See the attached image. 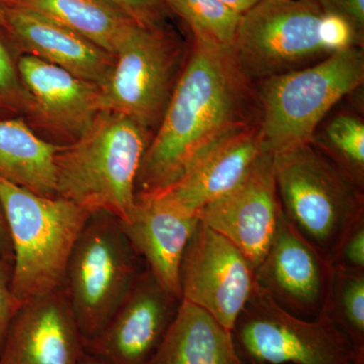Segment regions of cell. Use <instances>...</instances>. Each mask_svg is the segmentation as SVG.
<instances>
[{"mask_svg": "<svg viewBox=\"0 0 364 364\" xmlns=\"http://www.w3.org/2000/svg\"><path fill=\"white\" fill-rule=\"evenodd\" d=\"M139 25L162 26L165 4L162 0H102Z\"/></svg>", "mask_w": 364, "mask_h": 364, "instance_id": "83f0119b", "label": "cell"}, {"mask_svg": "<svg viewBox=\"0 0 364 364\" xmlns=\"http://www.w3.org/2000/svg\"><path fill=\"white\" fill-rule=\"evenodd\" d=\"M80 364H102L100 363V361L97 360L95 358H92V356L90 355V354L86 353L85 352V354H83L82 359H81V363Z\"/></svg>", "mask_w": 364, "mask_h": 364, "instance_id": "836d02e7", "label": "cell"}, {"mask_svg": "<svg viewBox=\"0 0 364 364\" xmlns=\"http://www.w3.org/2000/svg\"><path fill=\"white\" fill-rule=\"evenodd\" d=\"M85 352L60 289L16 308L0 349V364H80Z\"/></svg>", "mask_w": 364, "mask_h": 364, "instance_id": "5bb4252c", "label": "cell"}, {"mask_svg": "<svg viewBox=\"0 0 364 364\" xmlns=\"http://www.w3.org/2000/svg\"><path fill=\"white\" fill-rule=\"evenodd\" d=\"M272 156L282 214L329 260L364 218L363 186L313 141Z\"/></svg>", "mask_w": 364, "mask_h": 364, "instance_id": "277c9868", "label": "cell"}, {"mask_svg": "<svg viewBox=\"0 0 364 364\" xmlns=\"http://www.w3.org/2000/svg\"><path fill=\"white\" fill-rule=\"evenodd\" d=\"M318 0H261L242 14L232 50L249 79L263 80L329 56L320 38Z\"/></svg>", "mask_w": 364, "mask_h": 364, "instance_id": "9c48e42d", "label": "cell"}, {"mask_svg": "<svg viewBox=\"0 0 364 364\" xmlns=\"http://www.w3.org/2000/svg\"><path fill=\"white\" fill-rule=\"evenodd\" d=\"M228 9L239 14H244L253 9L261 0H219Z\"/></svg>", "mask_w": 364, "mask_h": 364, "instance_id": "1f68e13d", "label": "cell"}, {"mask_svg": "<svg viewBox=\"0 0 364 364\" xmlns=\"http://www.w3.org/2000/svg\"><path fill=\"white\" fill-rule=\"evenodd\" d=\"M165 6L181 16L191 28L193 40L232 47L241 14L219 0H162Z\"/></svg>", "mask_w": 364, "mask_h": 364, "instance_id": "603a6c76", "label": "cell"}, {"mask_svg": "<svg viewBox=\"0 0 364 364\" xmlns=\"http://www.w3.org/2000/svg\"><path fill=\"white\" fill-rule=\"evenodd\" d=\"M321 315L346 334L356 351L364 353V272L332 268L329 294Z\"/></svg>", "mask_w": 364, "mask_h": 364, "instance_id": "7402d4cb", "label": "cell"}, {"mask_svg": "<svg viewBox=\"0 0 364 364\" xmlns=\"http://www.w3.org/2000/svg\"><path fill=\"white\" fill-rule=\"evenodd\" d=\"M14 262L11 294L16 308L62 289L72 249L90 213L65 200L32 193L0 177Z\"/></svg>", "mask_w": 364, "mask_h": 364, "instance_id": "3957f363", "label": "cell"}, {"mask_svg": "<svg viewBox=\"0 0 364 364\" xmlns=\"http://www.w3.org/2000/svg\"><path fill=\"white\" fill-rule=\"evenodd\" d=\"M280 212L273 156L263 153L236 188L198 212V220L231 241L255 269L269 247Z\"/></svg>", "mask_w": 364, "mask_h": 364, "instance_id": "4fadbf2b", "label": "cell"}, {"mask_svg": "<svg viewBox=\"0 0 364 364\" xmlns=\"http://www.w3.org/2000/svg\"><path fill=\"white\" fill-rule=\"evenodd\" d=\"M277 1H282V0H277Z\"/></svg>", "mask_w": 364, "mask_h": 364, "instance_id": "e575fe53", "label": "cell"}, {"mask_svg": "<svg viewBox=\"0 0 364 364\" xmlns=\"http://www.w3.org/2000/svg\"><path fill=\"white\" fill-rule=\"evenodd\" d=\"M257 124L255 82L241 70L232 47L193 40L156 135L141 162L136 196L168 188L218 143Z\"/></svg>", "mask_w": 364, "mask_h": 364, "instance_id": "6da1fadb", "label": "cell"}, {"mask_svg": "<svg viewBox=\"0 0 364 364\" xmlns=\"http://www.w3.org/2000/svg\"><path fill=\"white\" fill-rule=\"evenodd\" d=\"M263 153L259 124L249 126L218 143L174 183L152 195L198 215L203 207L236 188Z\"/></svg>", "mask_w": 364, "mask_h": 364, "instance_id": "ac0fdd59", "label": "cell"}, {"mask_svg": "<svg viewBox=\"0 0 364 364\" xmlns=\"http://www.w3.org/2000/svg\"><path fill=\"white\" fill-rule=\"evenodd\" d=\"M145 268L121 221L91 213L75 242L62 291L83 342L100 334Z\"/></svg>", "mask_w": 364, "mask_h": 364, "instance_id": "8992f818", "label": "cell"}, {"mask_svg": "<svg viewBox=\"0 0 364 364\" xmlns=\"http://www.w3.org/2000/svg\"><path fill=\"white\" fill-rule=\"evenodd\" d=\"M42 14L116 56L135 21L102 0H14Z\"/></svg>", "mask_w": 364, "mask_h": 364, "instance_id": "44dd1931", "label": "cell"}, {"mask_svg": "<svg viewBox=\"0 0 364 364\" xmlns=\"http://www.w3.org/2000/svg\"><path fill=\"white\" fill-rule=\"evenodd\" d=\"M150 364H244L232 332L212 316L181 301L161 346Z\"/></svg>", "mask_w": 364, "mask_h": 364, "instance_id": "d6986e66", "label": "cell"}, {"mask_svg": "<svg viewBox=\"0 0 364 364\" xmlns=\"http://www.w3.org/2000/svg\"><path fill=\"white\" fill-rule=\"evenodd\" d=\"M11 6H14V0H0V33H4V31H2V21H4V13Z\"/></svg>", "mask_w": 364, "mask_h": 364, "instance_id": "d6a6232c", "label": "cell"}, {"mask_svg": "<svg viewBox=\"0 0 364 364\" xmlns=\"http://www.w3.org/2000/svg\"><path fill=\"white\" fill-rule=\"evenodd\" d=\"M329 262L334 269L364 272V218L351 228Z\"/></svg>", "mask_w": 364, "mask_h": 364, "instance_id": "4316f807", "label": "cell"}, {"mask_svg": "<svg viewBox=\"0 0 364 364\" xmlns=\"http://www.w3.org/2000/svg\"><path fill=\"white\" fill-rule=\"evenodd\" d=\"M28 109V97L11 52L0 37V119L16 117Z\"/></svg>", "mask_w": 364, "mask_h": 364, "instance_id": "d4e9b609", "label": "cell"}, {"mask_svg": "<svg viewBox=\"0 0 364 364\" xmlns=\"http://www.w3.org/2000/svg\"><path fill=\"white\" fill-rule=\"evenodd\" d=\"M182 51L163 25L134 23L100 87V111L124 114L148 131L158 127L183 69Z\"/></svg>", "mask_w": 364, "mask_h": 364, "instance_id": "ba28073f", "label": "cell"}, {"mask_svg": "<svg viewBox=\"0 0 364 364\" xmlns=\"http://www.w3.org/2000/svg\"><path fill=\"white\" fill-rule=\"evenodd\" d=\"M326 145L321 148L333 161L363 186L364 123L360 117L339 114L326 127Z\"/></svg>", "mask_w": 364, "mask_h": 364, "instance_id": "cb8c5ba5", "label": "cell"}, {"mask_svg": "<svg viewBox=\"0 0 364 364\" xmlns=\"http://www.w3.org/2000/svg\"><path fill=\"white\" fill-rule=\"evenodd\" d=\"M325 11L338 14L347 18L363 37L364 0H318Z\"/></svg>", "mask_w": 364, "mask_h": 364, "instance_id": "f546056e", "label": "cell"}, {"mask_svg": "<svg viewBox=\"0 0 364 364\" xmlns=\"http://www.w3.org/2000/svg\"><path fill=\"white\" fill-rule=\"evenodd\" d=\"M198 215L159 195L136 196L124 234L146 268L168 293L181 299L179 269Z\"/></svg>", "mask_w": 364, "mask_h": 364, "instance_id": "9a60e30c", "label": "cell"}, {"mask_svg": "<svg viewBox=\"0 0 364 364\" xmlns=\"http://www.w3.org/2000/svg\"><path fill=\"white\" fill-rule=\"evenodd\" d=\"M320 38L329 54L359 46L363 37L353 25L338 14L325 11L320 23Z\"/></svg>", "mask_w": 364, "mask_h": 364, "instance_id": "484cf974", "label": "cell"}, {"mask_svg": "<svg viewBox=\"0 0 364 364\" xmlns=\"http://www.w3.org/2000/svg\"><path fill=\"white\" fill-rule=\"evenodd\" d=\"M181 301H188L232 332L254 287V268L223 235L198 220L179 269Z\"/></svg>", "mask_w": 364, "mask_h": 364, "instance_id": "30bf717a", "label": "cell"}, {"mask_svg": "<svg viewBox=\"0 0 364 364\" xmlns=\"http://www.w3.org/2000/svg\"><path fill=\"white\" fill-rule=\"evenodd\" d=\"M254 277L256 286L280 308L313 320L324 309L332 267L280 212L269 247L254 269Z\"/></svg>", "mask_w": 364, "mask_h": 364, "instance_id": "7c38bea8", "label": "cell"}, {"mask_svg": "<svg viewBox=\"0 0 364 364\" xmlns=\"http://www.w3.org/2000/svg\"><path fill=\"white\" fill-rule=\"evenodd\" d=\"M181 303L145 267L104 329L85 344L86 353L102 364H150Z\"/></svg>", "mask_w": 364, "mask_h": 364, "instance_id": "8fae6325", "label": "cell"}, {"mask_svg": "<svg viewBox=\"0 0 364 364\" xmlns=\"http://www.w3.org/2000/svg\"><path fill=\"white\" fill-rule=\"evenodd\" d=\"M149 131L124 114L100 111L79 138L56 155L57 196L88 213L124 221L136 203V181Z\"/></svg>", "mask_w": 364, "mask_h": 364, "instance_id": "7a4b0ae2", "label": "cell"}, {"mask_svg": "<svg viewBox=\"0 0 364 364\" xmlns=\"http://www.w3.org/2000/svg\"><path fill=\"white\" fill-rule=\"evenodd\" d=\"M2 31L26 54L58 66L100 87L114 63V55L42 14L16 6L4 16Z\"/></svg>", "mask_w": 364, "mask_h": 364, "instance_id": "e0dca14e", "label": "cell"}, {"mask_svg": "<svg viewBox=\"0 0 364 364\" xmlns=\"http://www.w3.org/2000/svg\"><path fill=\"white\" fill-rule=\"evenodd\" d=\"M363 80V47L354 46L313 65L257 81L263 151L273 155L313 141L328 112Z\"/></svg>", "mask_w": 364, "mask_h": 364, "instance_id": "5b68a950", "label": "cell"}, {"mask_svg": "<svg viewBox=\"0 0 364 364\" xmlns=\"http://www.w3.org/2000/svg\"><path fill=\"white\" fill-rule=\"evenodd\" d=\"M28 97L26 112L71 142L92 124L100 109V87L70 72L25 54L16 63Z\"/></svg>", "mask_w": 364, "mask_h": 364, "instance_id": "2e32d148", "label": "cell"}, {"mask_svg": "<svg viewBox=\"0 0 364 364\" xmlns=\"http://www.w3.org/2000/svg\"><path fill=\"white\" fill-rule=\"evenodd\" d=\"M232 336L244 364H364V353L331 320L294 316L256 284Z\"/></svg>", "mask_w": 364, "mask_h": 364, "instance_id": "52a82bcc", "label": "cell"}, {"mask_svg": "<svg viewBox=\"0 0 364 364\" xmlns=\"http://www.w3.org/2000/svg\"><path fill=\"white\" fill-rule=\"evenodd\" d=\"M0 255L13 267V245H11L9 225H7L6 213H4L1 200H0Z\"/></svg>", "mask_w": 364, "mask_h": 364, "instance_id": "4dcf8cb0", "label": "cell"}, {"mask_svg": "<svg viewBox=\"0 0 364 364\" xmlns=\"http://www.w3.org/2000/svg\"><path fill=\"white\" fill-rule=\"evenodd\" d=\"M11 265L0 255V349L16 310L11 294Z\"/></svg>", "mask_w": 364, "mask_h": 364, "instance_id": "f1b7e54d", "label": "cell"}, {"mask_svg": "<svg viewBox=\"0 0 364 364\" xmlns=\"http://www.w3.org/2000/svg\"><path fill=\"white\" fill-rule=\"evenodd\" d=\"M61 146L39 138L21 117L0 119V177L37 195L55 198V161Z\"/></svg>", "mask_w": 364, "mask_h": 364, "instance_id": "ffe728a7", "label": "cell"}]
</instances>
